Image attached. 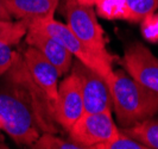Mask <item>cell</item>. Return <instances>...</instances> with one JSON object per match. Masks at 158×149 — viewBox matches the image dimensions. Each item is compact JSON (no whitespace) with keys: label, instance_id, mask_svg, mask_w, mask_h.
Segmentation results:
<instances>
[{"label":"cell","instance_id":"obj_9","mask_svg":"<svg viewBox=\"0 0 158 149\" xmlns=\"http://www.w3.org/2000/svg\"><path fill=\"white\" fill-rule=\"evenodd\" d=\"M24 66L29 78L54 105L58 93L60 78L55 66L37 48L32 46H29L24 51Z\"/></svg>","mask_w":158,"mask_h":149},{"label":"cell","instance_id":"obj_10","mask_svg":"<svg viewBox=\"0 0 158 149\" xmlns=\"http://www.w3.org/2000/svg\"><path fill=\"white\" fill-rule=\"evenodd\" d=\"M26 43L29 46L37 48L43 55L56 67L60 77L70 69L73 59L71 54L56 38L43 31L40 28L29 25L25 35Z\"/></svg>","mask_w":158,"mask_h":149},{"label":"cell","instance_id":"obj_13","mask_svg":"<svg viewBox=\"0 0 158 149\" xmlns=\"http://www.w3.org/2000/svg\"><path fill=\"white\" fill-rule=\"evenodd\" d=\"M124 20L140 23L158 8V0H124Z\"/></svg>","mask_w":158,"mask_h":149},{"label":"cell","instance_id":"obj_19","mask_svg":"<svg viewBox=\"0 0 158 149\" xmlns=\"http://www.w3.org/2000/svg\"><path fill=\"white\" fill-rule=\"evenodd\" d=\"M13 16L10 12L7 0H0V20H12Z\"/></svg>","mask_w":158,"mask_h":149},{"label":"cell","instance_id":"obj_21","mask_svg":"<svg viewBox=\"0 0 158 149\" xmlns=\"http://www.w3.org/2000/svg\"><path fill=\"white\" fill-rule=\"evenodd\" d=\"M1 128H2V124H1V121H0V129H1Z\"/></svg>","mask_w":158,"mask_h":149},{"label":"cell","instance_id":"obj_14","mask_svg":"<svg viewBox=\"0 0 158 149\" xmlns=\"http://www.w3.org/2000/svg\"><path fill=\"white\" fill-rule=\"evenodd\" d=\"M29 23L25 20H0V42L8 46L17 44L26 35Z\"/></svg>","mask_w":158,"mask_h":149},{"label":"cell","instance_id":"obj_1","mask_svg":"<svg viewBox=\"0 0 158 149\" xmlns=\"http://www.w3.org/2000/svg\"><path fill=\"white\" fill-rule=\"evenodd\" d=\"M112 94V107L123 128H130L158 112V93L139 85L123 72L106 80Z\"/></svg>","mask_w":158,"mask_h":149},{"label":"cell","instance_id":"obj_16","mask_svg":"<svg viewBox=\"0 0 158 149\" xmlns=\"http://www.w3.org/2000/svg\"><path fill=\"white\" fill-rule=\"evenodd\" d=\"M96 149H148L142 142L128 136L123 130H118L111 140L100 144Z\"/></svg>","mask_w":158,"mask_h":149},{"label":"cell","instance_id":"obj_6","mask_svg":"<svg viewBox=\"0 0 158 149\" xmlns=\"http://www.w3.org/2000/svg\"><path fill=\"white\" fill-rule=\"evenodd\" d=\"M74 73L80 80L85 112H101L112 110V94L110 86L100 73L86 66L80 60L71 63Z\"/></svg>","mask_w":158,"mask_h":149},{"label":"cell","instance_id":"obj_5","mask_svg":"<svg viewBox=\"0 0 158 149\" xmlns=\"http://www.w3.org/2000/svg\"><path fill=\"white\" fill-rule=\"evenodd\" d=\"M64 15L68 28L81 42L94 50H106V38L93 6L82 5L76 0H65Z\"/></svg>","mask_w":158,"mask_h":149},{"label":"cell","instance_id":"obj_7","mask_svg":"<svg viewBox=\"0 0 158 149\" xmlns=\"http://www.w3.org/2000/svg\"><path fill=\"white\" fill-rule=\"evenodd\" d=\"M52 110L54 119L65 130H69L73 124L85 113L81 84L74 73L64 78L60 84Z\"/></svg>","mask_w":158,"mask_h":149},{"label":"cell","instance_id":"obj_11","mask_svg":"<svg viewBox=\"0 0 158 149\" xmlns=\"http://www.w3.org/2000/svg\"><path fill=\"white\" fill-rule=\"evenodd\" d=\"M10 12L29 24L54 17L60 0H7Z\"/></svg>","mask_w":158,"mask_h":149},{"label":"cell","instance_id":"obj_2","mask_svg":"<svg viewBox=\"0 0 158 149\" xmlns=\"http://www.w3.org/2000/svg\"><path fill=\"white\" fill-rule=\"evenodd\" d=\"M0 121L2 130L18 144L32 146L43 129L35 104L19 94L0 92Z\"/></svg>","mask_w":158,"mask_h":149},{"label":"cell","instance_id":"obj_17","mask_svg":"<svg viewBox=\"0 0 158 149\" xmlns=\"http://www.w3.org/2000/svg\"><path fill=\"white\" fill-rule=\"evenodd\" d=\"M142 33L144 38L152 43L158 42V13H151L142 22Z\"/></svg>","mask_w":158,"mask_h":149},{"label":"cell","instance_id":"obj_15","mask_svg":"<svg viewBox=\"0 0 158 149\" xmlns=\"http://www.w3.org/2000/svg\"><path fill=\"white\" fill-rule=\"evenodd\" d=\"M35 149H82L81 146L71 140H63L57 137L54 133H44L33 142Z\"/></svg>","mask_w":158,"mask_h":149},{"label":"cell","instance_id":"obj_8","mask_svg":"<svg viewBox=\"0 0 158 149\" xmlns=\"http://www.w3.org/2000/svg\"><path fill=\"white\" fill-rule=\"evenodd\" d=\"M121 63L135 81L158 93V59L144 44L137 42L130 46Z\"/></svg>","mask_w":158,"mask_h":149},{"label":"cell","instance_id":"obj_20","mask_svg":"<svg viewBox=\"0 0 158 149\" xmlns=\"http://www.w3.org/2000/svg\"><path fill=\"white\" fill-rule=\"evenodd\" d=\"M76 1H79L82 5H87V6H95V2H96V0H76Z\"/></svg>","mask_w":158,"mask_h":149},{"label":"cell","instance_id":"obj_18","mask_svg":"<svg viewBox=\"0 0 158 149\" xmlns=\"http://www.w3.org/2000/svg\"><path fill=\"white\" fill-rule=\"evenodd\" d=\"M16 57L17 55L12 51L11 46L0 42V75L12 68L13 63L16 62Z\"/></svg>","mask_w":158,"mask_h":149},{"label":"cell","instance_id":"obj_12","mask_svg":"<svg viewBox=\"0 0 158 149\" xmlns=\"http://www.w3.org/2000/svg\"><path fill=\"white\" fill-rule=\"evenodd\" d=\"M123 131L142 142L148 149H158V119H144L130 128H123Z\"/></svg>","mask_w":158,"mask_h":149},{"label":"cell","instance_id":"obj_3","mask_svg":"<svg viewBox=\"0 0 158 149\" xmlns=\"http://www.w3.org/2000/svg\"><path fill=\"white\" fill-rule=\"evenodd\" d=\"M29 25L40 28L50 36H52L65 47V49L71 55H74L77 60L90 67L92 69L100 73L106 80L111 77V74L113 73V56L110 55L106 50H94L87 47L75 36V33L68 28L67 24L56 20L54 17H50L33 22Z\"/></svg>","mask_w":158,"mask_h":149},{"label":"cell","instance_id":"obj_4","mask_svg":"<svg viewBox=\"0 0 158 149\" xmlns=\"http://www.w3.org/2000/svg\"><path fill=\"white\" fill-rule=\"evenodd\" d=\"M119 128L114 124L111 111L85 112L73 124L69 131L70 140L77 143L82 149H96L118 133Z\"/></svg>","mask_w":158,"mask_h":149}]
</instances>
